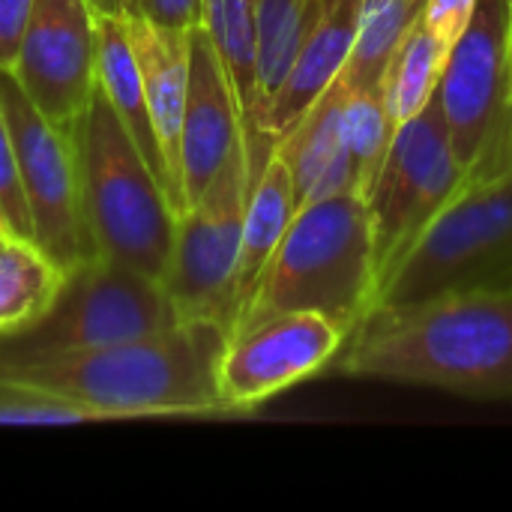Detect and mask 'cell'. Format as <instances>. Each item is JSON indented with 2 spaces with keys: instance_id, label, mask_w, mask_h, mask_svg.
Wrapping results in <instances>:
<instances>
[{
  "instance_id": "9a60e30c",
  "label": "cell",
  "mask_w": 512,
  "mask_h": 512,
  "mask_svg": "<svg viewBox=\"0 0 512 512\" xmlns=\"http://www.w3.org/2000/svg\"><path fill=\"white\" fill-rule=\"evenodd\" d=\"M360 9L363 0H327L312 30L303 36L300 51L267 114V135L276 147L294 132L306 111L339 78L357 36Z\"/></svg>"
},
{
  "instance_id": "f1b7e54d",
  "label": "cell",
  "mask_w": 512,
  "mask_h": 512,
  "mask_svg": "<svg viewBox=\"0 0 512 512\" xmlns=\"http://www.w3.org/2000/svg\"><path fill=\"white\" fill-rule=\"evenodd\" d=\"M0 231H6V222H3V213H0Z\"/></svg>"
},
{
  "instance_id": "ac0fdd59",
  "label": "cell",
  "mask_w": 512,
  "mask_h": 512,
  "mask_svg": "<svg viewBox=\"0 0 512 512\" xmlns=\"http://www.w3.org/2000/svg\"><path fill=\"white\" fill-rule=\"evenodd\" d=\"M99 87L108 96L111 108L117 111V117L123 120L132 141L138 144L147 165L159 177V183L165 189V198H168L171 195L168 168H165V156L159 150V138H156L153 117H150V108H147L141 69H138L135 51H132L126 15L99 12Z\"/></svg>"
},
{
  "instance_id": "7a4b0ae2",
  "label": "cell",
  "mask_w": 512,
  "mask_h": 512,
  "mask_svg": "<svg viewBox=\"0 0 512 512\" xmlns=\"http://www.w3.org/2000/svg\"><path fill=\"white\" fill-rule=\"evenodd\" d=\"M330 369L468 399H512V291L378 306L351 330Z\"/></svg>"
},
{
  "instance_id": "6da1fadb",
  "label": "cell",
  "mask_w": 512,
  "mask_h": 512,
  "mask_svg": "<svg viewBox=\"0 0 512 512\" xmlns=\"http://www.w3.org/2000/svg\"><path fill=\"white\" fill-rule=\"evenodd\" d=\"M228 330L180 321L162 333L81 351L0 354V381L87 411L96 423L138 417H228L219 363Z\"/></svg>"
},
{
  "instance_id": "484cf974",
  "label": "cell",
  "mask_w": 512,
  "mask_h": 512,
  "mask_svg": "<svg viewBox=\"0 0 512 512\" xmlns=\"http://www.w3.org/2000/svg\"><path fill=\"white\" fill-rule=\"evenodd\" d=\"M30 15L33 0H0V72L15 69Z\"/></svg>"
},
{
  "instance_id": "52a82bcc",
  "label": "cell",
  "mask_w": 512,
  "mask_h": 512,
  "mask_svg": "<svg viewBox=\"0 0 512 512\" xmlns=\"http://www.w3.org/2000/svg\"><path fill=\"white\" fill-rule=\"evenodd\" d=\"M465 183L468 177L456 159L441 96L435 93L417 117L396 126L378 180L366 198L378 294Z\"/></svg>"
},
{
  "instance_id": "4fadbf2b",
  "label": "cell",
  "mask_w": 512,
  "mask_h": 512,
  "mask_svg": "<svg viewBox=\"0 0 512 512\" xmlns=\"http://www.w3.org/2000/svg\"><path fill=\"white\" fill-rule=\"evenodd\" d=\"M243 147V117L222 66V57L204 24L189 33V96L180 135V177L186 207L195 204L225 162Z\"/></svg>"
},
{
  "instance_id": "8992f818",
  "label": "cell",
  "mask_w": 512,
  "mask_h": 512,
  "mask_svg": "<svg viewBox=\"0 0 512 512\" xmlns=\"http://www.w3.org/2000/svg\"><path fill=\"white\" fill-rule=\"evenodd\" d=\"M468 183L512 165V0H477L438 87Z\"/></svg>"
},
{
  "instance_id": "5bb4252c",
  "label": "cell",
  "mask_w": 512,
  "mask_h": 512,
  "mask_svg": "<svg viewBox=\"0 0 512 512\" xmlns=\"http://www.w3.org/2000/svg\"><path fill=\"white\" fill-rule=\"evenodd\" d=\"M132 51L141 69V84L147 96V108L153 117V129L159 138V150L165 156L168 183H171V207L180 216L186 210L183 177H180V135L183 114L189 96V33L153 24L141 15H126Z\"/></svg>"
},
{
  "instance_id": "5b68a950",
  "label": "cell",
  "mask_w": 512,
  "mask_h": 512,
  "mask_svg": "<svg viewBox=\"0 0 512 512\" xmlns=\"http://www.w3.org/2000/svg\"><path fill=\"white\" fill-rule=\"evenodd\" d=\"M468 291H512V165L462 186L384 285L375 309Z\"/></svg>"
},
{
  "instance_id": "277c9868",
  "label": "cell",
  "mask_w": 512,
  "mask_h": 512,
  "mask_svg": "<svg viewBox=\"0 0 512 512\" xmlns=\"http://www.w3.org/2000/svg\"><path fill=\"white\" fill-rule=\"evenodd\" d=\"M75 144L93 258L117 261L162 282L177 213L99 84L75 123Z\"/></svg>"
},
{
  "instance_id": "9c48e42d",
  "label": "cell",
  "mask_w": 512,
  "mask_h": 512,
  "mask_svg": "<svg viewBox=\"0 0 512 512\" xmlns=\"http://www.w3.org/2000/svg\"><path fill=\"white\" fill-rule=\"evenodd\" d=\"M246 144L225 162L210 189L189 204L174 225L162 288L180 321H216L234 330L237 321V255L249 204Z\"/></svg>"
},
{
  "instance_id": "603a6c76",
  "label": "cell",
  "mask_w": 512,
  "mask_h": 512,
  "mask_svg": "<svg viewBox=\"0 0 512 512\" xmlns=\"http://www.w3.org/2000/svg\"><path fill=\"white\" fill-rule=\"evenodd\" d=\"M96 423L87 411L24 384L0 381V426H84Z\"/></svg>"
},
{
  "instance_id": "e0dca14e",
  "label": "cell",
  "mask_w": 512,
  "mask_h": 512,
  "mask_svg": "<svg viewBox=\"0 0 512 512\" xmlns=\"http://www.w3.org/2000/svg\"><path fill=\"white\" fill-rule=\"evenodd\" d=\"M294 213H297L294 180H291L288 162L276 150L270 156V162L264 165L261 177L252 183L249 204H246L240 255H237V321L246 312V306H249L273 252L279 249Z\"/></svg>"
},
{
  "instance_id": "ffe728a7",
  "label": "cell",
  "mask_w": 512,
  "mask_h": 512,
  "mask_svg": "<svg viewBox=\"0 0 512 512\" xmlns=\"http://www.w3.org/2000/svg\"><path fill=\"white\" fill-rule=\"evenodd\" d=\"M450 60V45L426 27L423 12L399 42L387 72H384V99L393 126L417 117L441 87L444 69Z\"/></svg>"
},
{
  "instance_id": "d6986e66",
  "label": "cell",
  "mask_w": 512,
  "mask_h": 512,
  "mask_svg": "<svg viewBox=\"0 0 512 512\" xmlns=\"http://www.w3.org/2000/svg\"><path fill=\"white\" fill-rule=\"evenodd\" d=\"M63 285L66 270L36 240L0 231V339L36 327Z\"/></svg>"
},
{
  "instance_id": "7c38bea8",
  "label": "cell",
  "mask_w": 512,
  "mask_h": 512,
  "mask_svg": "<svg viewBox=\"0 0 512 512\" xmlns=\"http://www.w3.org/2000/svg\"><path fill=\"white\" fill-rule=\"evenodd\" d=\"M12 75L48 120L72 129L99 84V12L93 3L33 0Z\"/></svg>"
},
{
  "instance_id": "d4e9b609",
  "label": "cell",
  "mask_w": 512,
  "mask_h": 512,
  "mask_svg": "<svg viewBox=\"0 0 512 512\" xmlns=\"http://www.w3.org/2000/svg\"><path fill=\"white\" fill-rule=\"evenodd\" d=\"M126 15H141L174 30H192L204 21V0H132Z\"/></svg>"
},
{
  "instance_id": "2e32d148",
  "label": "cell",
  "mask_w": 512,
  "mask_h": 512,
  "mask_svg": "<svg viewBox=\"0 0 512 512\" xmlns=\"http://www.w3.org/2000/svg\"><path fill=\"white\" fill-rule=\"evenodd\" d=\"M348 90L333 81L321 99L306 111V117L294 126V132L276 147L288 162L297 207L312 204L327 195L357 192L354 165L342 141V105Z\"/></svg>"
},
{
  "instance_id": "83f0119b",
  "label": "cell",
  "mask_w": 512,
  "mask_h": 512,
  "mask_svg": "<svg viewBox=\"0 0 512 512\" xmlns=\"http://www.w3.org/2000/svg\"><path fill=\"white\" fill-rule=\"evenodd\" d=\"M90 3L96 12H105V15H126L132 0H90Z\"/></svg>"
},
{
  "instance_id": "44dd1931",
  "label": "cell",
  "mask_w": 512,
  "mask_h": 512,
  "mask_svg": "<svg viewBox=\"0 0 512 512\" xmlns=\"http://www.w3.org/2000/svg\"><path fill=\"white\" fill-rule=\"evenodd\" d=\"M420 12L423 0H363L357 36L336 81L348 93L381 84L399 42L420 18Z\"/></svg>"
},
{
  "instance_id": "3957f363",
  "label": "cell",
  "mask_w": 512,
  "mask_h": 512,
  "mask_svg": "<svg viewBox=\"0 0 512 512\" xmlns=\"http://www.w3.org/2000/svg\"><path fill=\"white\" fill-rule=\"evenodd\" d=\"M378 303L372 222L351 189L297 207L231 336L282 312H321L351 330Z\"/></svg>"
},
{
  "instance_id": "30bf717a",
  "label": "cell",
  "mask_w": 512,
  "mask_h": 512,
  "mask_svg": "<svg viewBox=\"0 0 512 512\" xmlns=\"http://www.w3.org/2000/svg\"><path fill=\"white\" fill-rule=\"evenodd\" d=\"M0 105L15 141L33 240L69 273L93 258L81 207L75 126L66 129L48 120L12 72H0Z\"/></svg>"
},
{
  "instance_id": "ba28073f",
  "label": "cell",
  "mask_w": 512,
  "mask_h": 512,
  "mask_svg": "<svg viewBox=\"0 0 512 512\" xmlns=\"http://www.w3.org/2000/svg\"><path fill=\"white\" fill-rule=\"evenodd\" d=\"M180 324L162 282L105 258H87L66 273L48 315L27 333L0 339V354L81 351L144 339Z\"/></svg>"
},
{
  "instance_id": "cb8c5ba5",
  "label": "cell",
  "mask_w": 512,
  "mask_h": 512,
  "mask_svg": "<svg viewBox=\"0 0 512 512\" xmlns=\"http://www.w3.org/2000/svg\"><path fill=\"white\" fill-rule=\"evenodd\" d=\"M0 213L6 222V231L15 237L33 240V225H30V210L18 174V159H15V141L9 132V120L0 105Z\"/></svg>"
},
{
  "instance_id": "7402d4cb",
  "label": "cell",
  "mask_w": 512,
  "mask_h": 512,
  "mask_svg": "<svg viewBox=\"0 0 512 512\" xmlns=\"http://www.w3.org/2000/svg\"><path fill=\"white\" fill-rule=\"evenodd\" d=\"M393 120L387 111V99H384V81L375 87H363L345 96L342 105V141L345 150L351 156L354 165V183H357V195L366 201L378 171L384 165V156L390 150L393 141Z\"/></svg>"
},
{
  "instance_id": "8fae6325",
  "label": "cell",
  "mask_w": 512,
  "mask_h": 512,
  "mask_svg": "<svg viewBox=\"0 0 512 512\" xmlns=\"http://www.w3.org/2000/svg\"><path fill=\"white\" fill-rule=\"evenodd\" d=\"M345 339L348 327L321 312H282L234 333L219 363L228 417L249 414L288 387L327 372Z\"/></svg>"
},
{
  "instance_id": "4316f807",
  "label": "cell",
  "mask_w": 512,
  "mask_h": 512,
  "mask_svg": "<svg viewBox=\"0 0 512 512\" xmlns=\"http://www.w3.org/2000/svg\"><path fill=\"white\" fill-rule=\"evenodd\" d=\"M474 9L477 0H423V21L453 48V42L465 33Z\"/></svg>"
}]
</instances>
